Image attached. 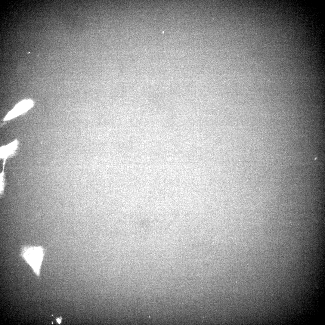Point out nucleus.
Instances as JSON below:
<instances>
[{
	"instance_id": "4",
	"label": "nucleus",
	"mask_w": 325,
	"mask_h": 325,
	"mask_svg": "<svg viewBox=\"0 0 325 325\" xmlns=\"http://www.w3.org/2000/svg\"><path fill=\"white\" fill-rule=\"evenodd\" d=\"M57 322H58L59 323H60V319H57Z\"/></svg>"
},
{
	"instance_id": "1",
	"label": "nucleus",
	"mask_w": 325,
	"mask_h": 325,
	"mask_svg": "<svg viewBox=\"0 0 325 325\" xmlns=\"http://www.w3.org/2000/svg\"><path fill=\"white\" fill-rule=\"evenodd\" d=\"M24 258L35 270L39 268L42 260L43 250L40 247H30L25 248L23 250Z\"/></svg>"
},
{
	"instance_id": "2",
	"label": "nucleus",
	"mask_w": 325,
	"mask_h": 325,
	"mask_svg": "<svg viewBox=\"0 0 325 325\" xmlns=\"http://www.w3.org/2000/svg\"><path fill=\"white\" fill-rule=\"evenodd\" d=\"M33 105L32 101L30 100H26L20 102L8 113L4 120H9L17 116L28 110Z\"/></svg>"
},
{
	"instance_id": "3",
	"label": "nucleus",
	"mask_w": 325,
	"mask_h": 325,
	"mask_svg": "<svg viewBox=\"0 0 325 325\" xmlns=\"http://www.w3.org/2000/svg\"><path fill=\"white\" fill-rule=\"evenodd\" d=\"M17 145V141H15L6 146L2 148L1 153L3 155L9 154L14 150L16 148Z\"/></svg>"
}]
</instances>
